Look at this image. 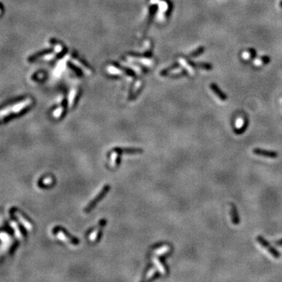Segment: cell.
Returning <instances> with one entry per match:
<instances>
[{
  "label": "cell",
  "mask_w": 282,
  "mask_h": 282,
  "mask_svg": "<svg viewBox=\"0 0 282 282\" xmlns=\"http://www.w3.org/2000/svg\"><path fill=\"white\" fill-rule=\"evenodd\" d=\"M256 240L258 241L259 243L260 244L261 246L263 247V248H265L267 250V252L270 253L272 256L274 257V258L278 259L280 257V253H279L277 250L274 249V248L267 242V240H265L263 237H260V236H258V237H256Z\"/></svg>",
  "instance_id": "1"
},
{
  "label": "cell",
  "mask_w": 282,
  "mask_h": 282,
  "mask_svg": "<svg viewBox=\"0 0 282 282\" xmlns=\"http://www.w3.org/2000/svg\"><path fill=\"white\" fill-rule=\"evenodd\" d=\"M253 154L259 155V156H263V157H269V158H276L278 157V153L277 152L267 151V150H263V149L261 148H255L253 150Z\"/></svg>",
  "instance_id": "2"
},
{
  "label": "cell",
  "mask_w": 282,
  "mask_h": 282,
  "mask_svg": "<svg viewBox=\"0 0 282 282\" xmlns=\"http://www.w3.org/2000/svg\"><path fill=\"white\" fill-rule=\"evenodd\" d=\"M31 103V100H24V101L21 102L19 103H17L16 105L13 106V108H11V111L13 112V113H17V112L21 111L22 109L25 108L27 106H28Z\"/></svg>",
  "instance_id": "3"
},
{
  "label": "cell",
  "mask_w": 282,
  "mask_h": 282,
  "mask_svg": "<svg viewBox=\"0 0 282 282\" xmlns=\"http://www.w3.org/2000/svg\"><path fill=\"white\" fill-rule=\"evenodd\" d=\"M15 216L17 218V219H18V220L21 222V223L22 225H23V226H24V227L28 230V231H31V230H32V228H33L32 224H31L30 223L28 222V220H26V219H24V218L23 217L21 214L18 213V212H16Z\"/></svg>",
  "instance_id": "4"
},
{
  "label": "cell",
  "mask_w": 282,
  "mask_h": 282,
  "mask_svg": "<svg viewBox=\"0 0 282 282\" xmlns=\"http://www.w3.org/2000/svg\"><path fill=\"white\" fill-rule=\"evenodd\" d=\"M231 219H232L233 223L235 224V225H237V224L239 223V222H240L239 215H238V214H237V209H236V207H235L234 205H231Z\"/></svg>",
  "instance_id": "5"
},
{
  "label": "cell",
  "mask_w": 282,
  "mask_h": 282,
  "mask_svg": "<svg viewBox=\"0 0 282 282\" xmlns=\"http://www.w3.org/2000/svg\"><path fill=\"white\" fill-rule=\"evenodd\" d=\"M210 87H211L212 91V92H213V93H215V96H216V97H217L218 98H219V99L221 100L222 101H224L225 100H226V95H224L223 93L222 92H221V91L220 90V89L218 88L217 86H215V84H212Z\"/></svg>",
  "instance_id": "6"
},
{
  "label": "cell",
  "mask_w": 282,
  "mask_h": 282,
  "mask_svg": "<svg viewBox=\"0 0 282 282\" xmlns=\"http://www.w3.org/2000/svg\"><path fill=\"white\" fill-rule=\"evenodd\" d=\"M57 237H58V238L60 240V241H64V242H71V243H72V244L77 243L78 242L77 241H74V240L71 239L70 237H67V235L65 234L64 233V231H59V232L57 233Z\"/></svg>",
  "instance_id": "7"
},
{
  "label": "cell",
  "mask_w": 282,
  "mask_h": 282,
  "mask_svg": "<svg viewBox=\"0 0 282 282\" xmlns=\"http://www.w3.org/2000/svg\"><path fill=\"white\" fill-rule=\"evenodd\" d=\"M270 59L267 56H260V57H258L254 60V64L256 66H262V65L267 64L270 61Z\"/></svg>",
  "instance_id": "8"
},
{
  "label": "cell",
  "mask_w": 282,
  "mask_h": 282,
  "mask_svg": "<svg viewBox=\"0 0 282 282\" xmlns=\"http://www.w3.org/2000/svg\"><path fill=\"white\" fill-rule=\"evenodd\" d=\"M255 55H256L255 50H252V49H249V50H245V51H244L242 53V58L244 60H248L250 59H252L253 56H255Z\"/></svg>",
  "instance_id": "9"
},
{
  "label": "cell",
  "mask_w": 282,
  "mask_h": 282,
  "mask_svg": "<svg viewBox=\"0 0 282 282\" xmlns=\"http://www.w3.org/2000/svg\"><path fill=\"white\" fill-rule=\"evenodd\" d=\"M170 250V247L168 245H164L160 247V248H157L155 250V254L157 256H163L164 254H166L167 252H169Z\"/></svg>",
  "instance_id": "10"
},
{
  "label": "cell",
  "mask_w": 282,
  "mask_h": 282,
  "mask_svg": "<svg viewBox=\"0 0 282 282\" xmlns=\"http://www.w3.org/2000/svg\"><path fill=\"white\" fill-rule=\"evenodd\" d=\"M152 261H153V263H155V265L156 266L157 269L159 270V272L161 273V274H166V268H165V267L162 265V263H161V262H160V261L158 260L157 258H153V259H152Z\"/></svg>",
  "instance_id": "11"
},
{
  "label": "cell",
  "mask_w": 282,
  "mask_h": 282,
  "mask_svg": "<svg viewBox=\"0 0 282 282\" xmlns=\"http://www.w3.org/2000/svg\"><path fill=\"white\" fill-rule=\"evenodd\" d=\"M108 187H107V188H104V189H103V190H102L101 193H100L99 195H98V196H97V198H95V199H93V200L92 201H91L90 203H89V205L88 206H87V208H86V210H89V209H90L91 208H92V207L93 206V205H95V203L97 202V200H98V199H99L100 198H101L102 195H103V194H104V193H105V192H106V190H108Z\"/></svg>",
  "instance_id": "12"
},
{
  "label": "cell",
  "mask_w": 282,
  "mask_h": 282,
  "mask_svg": "<svg viewBox=\"0 0 282 282\" xmlns=\"http://www.w3.org/2000/svg\"><path fill=\"white\" fill-rule=\"evenodd\" d=\"M10 225L11 227L13 228L14 231H15V235L17 236V237L18 239H21L22 238V234L21 233V231H20V229L18 228V226H17V224L15 222H10Z\"/></svg>",
  "instance_id": "13"
},
{
  "label": "cell",
  "mask_w": 282,
  "mask_h": 282,
  "mask_svg": "<svg viewBox=\"0 0 282 282\" xmlns=\"http://www.w3.org/2000/svg\"><path fill=\"white\" fill-rule=\"evenodd\" d=\"M118 153L117 152H112L111 155V167H115L117 164V159H118Z\"/></svg>",
  "instance_id": "14"
},
{
  "label": "cell",
  "mask_w": 282,
  "mask_h": 282,
  "mask_svg": "<svg viewBox=\"0 0 282 282\" xmlns=\"http://www.w3.org/2000/svg\"><path fill=\"white\" fill-rule=\"evenodd\" d=\"M100 229H101L100 227H98V228L96 229L95 231H93V233L89 235V240H90L91 241H95L96 240H97V236H98V234H99Z\"/></svg>",
  "instance_id": "15"
},
{
  "label": "cell",
  "mask_w": 282,
  "mask_h": 282,
  "mask_svg": "<svg viewBox=\"0 0 282 282\" xmlns=\"http://www.w3.org/2000/svg\"><path fill=\"white\" fill-rule=\"evenodd\" d=\"M10 112H11V108H6V109H3V110L0 111V118L6 116V115L10 114Z\"/></svg>",
  "instance_id": "16"
},
{
  "label": "cell",
  "mask_w": 282,
  "mask_h": 282,
  "mask_svg": "<svg viewBox=\"0 0 282 282\" xmlns=\"http://www.w3.org/2000/svg\"><path fill=\"white\" fill-rule=\"evenodd\" d=\"M156 273V270L155 269H151V270H149L147 274H146V279H150L155 275V274Z\"/></svg>",
  "instance_id": "17"
},
{
  "label": "cell",
  "mask_w": 282,
  "mask_h": 282,
  "mask_svg": "<svg viewBox=\"0 0 282 282\" xmlns=\"http://www.w3.org/2000/svg\"><path fill=\"white\" fill-rule=\"evenodd\" d=\"M52 183H53V179H52L51 177H47V178L43 179L42 181V183L43 184H45V185H50Z\"/></svg>",
  "instance_id": "18"
},
{
  "label": "cell",
  "mask_w": 282,
  "mask_h": 282,
  "mask_svg": "<svg viewBox=\"0 0 282 282\" xmlns=\"http://www.w3.org/2000/svg\"><path fill=\"white\" fill-rule=\"evenodd\" d=\"M274 243H275L276 245H278V246H282V239H281V240H279V241H275Z\"/></svg>",
  "instance_id": "19"
},
{
  "label": "cell",
  "mask_w": 282,
  "mask_h": 282,
  "mask_svg": "<svg viewBox=\"0 0 282 282\" xmlns=\"http://www.w3.org/2000/svg\"><path fill=\"white\" fill-rule=\"evenodd\" d=\"M1 13H2V8L0 7V14H1Z\"/></svg>",
  "instance_id": "20"
},
{
  "label": "cell",
  "mask_w": 282,
  "mask_h": 282,
  "mask_svg": "<svg viewBox=\"0 0 282 282\" xmlns=\"http://www.w3.org/2000/svg\"><path fill=\"white\" fill-rule=\"evenodd\" d=\"M281 103H282V98H281Z\"/></svg>",
  "instance_id": "21"
},
{
  "label": "cell",
  "mask_w": 282,
  "mask_h": 282,
  "mask_svg": "<svg viewBox=\"0 0 282 282\" xmlns=\"http://www.w3.org/2000/svg\"><path fill=\"white\" fill-rule=\"evenodd\" d=\"M281 7H282V3H281Z\"/></svg>",
  "instance_id": "22"
}]
</instances>
